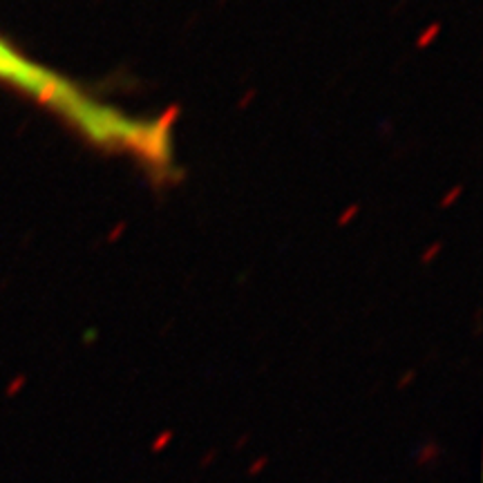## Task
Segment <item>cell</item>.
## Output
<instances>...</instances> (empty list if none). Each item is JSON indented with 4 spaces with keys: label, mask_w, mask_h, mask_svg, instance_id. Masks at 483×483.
<instances>
[{
    "label": "cell",
    "mask_w": 483,
    "mask_h": 483,
    "mask_svg": "<svg viewBox=\"0 0 483 483\" xmlns=\"http://www.w3.org/2000/svg\"><path fill=\"white\" fill-rule=\"evenodd\" d=\"M0 83L12 85L69 123L92 146L141 161L150 173L173 168V114L134 116L87 94L58 72L34 63L0 36Z\"/></svg>",
    "instance_id": "cell-1"
}]
</instances>
